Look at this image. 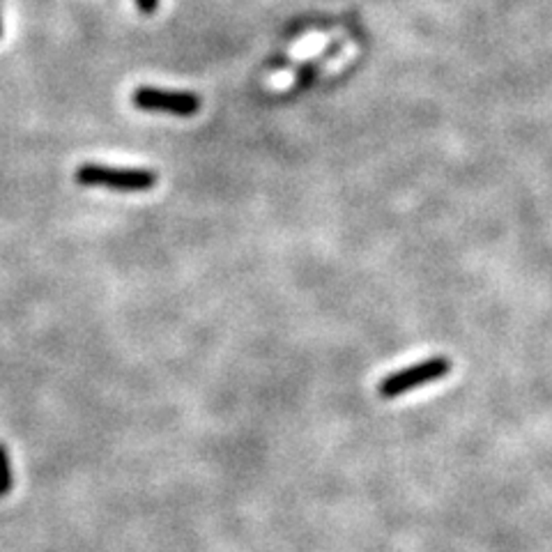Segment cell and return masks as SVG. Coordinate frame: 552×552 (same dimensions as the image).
Masks as SVG:
<instances>
[{"instance_id":"277c9868","label":"cell","mask_w":552,"mask_h":552,"mask_svg":"<svg viewBox=\"0 0 552 552\" xmlns=\"http://www.w3.org/2000/svg\"><path fill=\"white\" fill-rule=\"evenodd\" d=\"M12 486H14V479H12L10 456H7V449L0 444V498H5Z\"/></svg>"},{"instance_id":"7a4b0ae2","label":"cell","mask_w":552,"mask_h":552,"mask_svg":"<svg viewBox=\"0 0 552 552\" xmlns=\"http://www.w3.org/2000/svg\"><path fill=\"white\" fill-rule=\"evenodd\" d=\"M451 371V361L447 357H431V359L416 361L412 367L400 368V371L391 373L380 383L377 391L383 399H396L400 394H408L412 389L421 387V384L435 383V380H442Z\"/></svg>"},{"instance_id":"6da1fadb","label":"cell","mask_w":552,"mask_h":552,"mask_svg":"<svg viewBox=\"0 0 552 552\" xmlns=\"http://www.w3.org/2000/svg\"><path fill=\"white\" fill-rule=\"evenodd\" d=\"M78 185L104 186L113 192H150L157 185V173L148 169H113L104 164H81L74 173Z\"/></svg>"},{"instance_id":"3957f363","label":"cell","mask_w":552,"mask_h":552,"mask_svg":"<svg viewBox=\"0 0 552 552\" xmlns=\"http://www.w3.org/2000/svg\"><path fill=\"white\" fill-rule=\"evenodd\" d=\"M134 106L152 113H169L177 118H192L201 111V99L194 93H182V90H164L152 88V86H141L132 95Z\"/></svg>"},{"instance_id":"5b68a950","label":"cell","mask_w":552,"mask_h":552,"mask_svg":"<svg viewBox=\"0 0 552 552\" xmlns=\"http://www.w3.org/2000/svg\"><path fill=\"white\" fill-rule=\"evenodd\" d=\"M136 7L143 14H152V12H157L159 0H136Z\"/></svg>"}]
</instances>
